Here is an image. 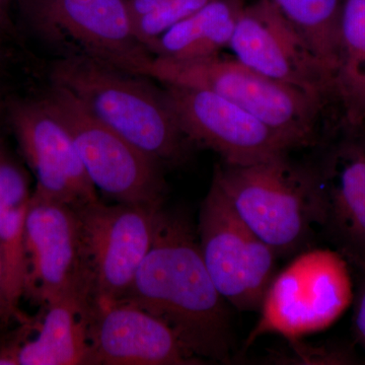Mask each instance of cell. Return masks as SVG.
Instances as JSON below:
<instances>
[{"mask_svg": "<svg viewBox=\"0 0 365 365\" xmlns=\"http://www.w3.org/2000/svg\"><path fill=\"white\" fill-rule=\"evenodd\" d=\"M121 300L163 321L204 364L232 359L227 300L211 279L197 232L184 215L165 210L155 242Z\"/></svg>", "mask_w": 365, "mask_h": 365, "instance_id": "6da1fadb", "label": "cell"}, {"mask_svg": "<svg viewBox=\"0 0 365 365\" xmlns=\"http://www.w3.org/2000/svg\"><path fill=\"white\" fill-rule=\"evenodd\" d=\"M52 85L71 91L96 119L162 165H178L191 143L182 133L165 88L81 56L53 62Z\"/></svg>", "mask_w": 365, "mask_h": 365, "instance_id": "7a4b0ae2", "label": "cell"}, {"mask_svg": "<svg viewBox=\"0 0 365 365\" xmlns=\"http://www.w3.org/2000/svg\"><path fill=\"white\" fill-rule=\"evenodd\" d=\"M237 216L277 254L294 253L326 225L319 174L287 155L251 165H216L212 181Z\"/></svg>", "mask_w": 365, "mask_h": 365, "instance_id": "3957f363", "label": "cell"}, {"mask_svg": "<svg viewBox=\"0 0 365 365\" xmlns=\"http://www.w3.org/2000/svg\"><path fill=\"white\" fill-rule=\"evenodd\" d=\"M148 78L163 85L188 86L217 93L279 132L294 148L316 143L324 105L318 100L222 54L197 60L153 57Z\"/></svg>", "mask_w": 365, "mask_h": 365, "instance_id": "277c9868", "label": "cell"}, {"mask_svg": "<svg viewBox=\"0 0 365 365\" xmlns=\"http://www.w3.org/2000/svg\"><path fill=\"white\" fill-rule=\"evenodd\" d=\"M26 23L62 56H81L148 78L153 55L127 0H19Z\"/></svg>", "mask_w": 365, "mask_h": 365, "instance_id": "5b68a950", "label": "cell"}, {"mask_svg": "<svg viewBox=\"0 0 365 365\" xmlns=\"http://www.w3.org/2000/svg\"><path fill=\"white\" fill-rule=\"evenodd\" d=\"M354 299L348 262L342 254L314 249L276 274L247 346L266 334L295 341L333 325Z\"/></svg>", "mask_w": 365, "mask_h": 365, "instance_id": "8992f818", "label": "cell"}, {"mask_svg": "<svg viewBox=\"0 0 365 365\" xmlns=\"http://www.w3.org/2000/svg\"><path fill=\"white\" fill-rule=\"evenodd\" d=\"M83 283L91 304L119 302L150 251L163 205L106 204L76 208Z\"/></svg>", "mask_w": 365, "mask_h": 365, "instance_id": "52a82bcc", "label": "cell"}, {"mask_svg": "<svg viewBox=\"0 0 365 365\" xmlns=\"http://www.w3.org/2000/svg\"><path fill=\"white\" fill-rule=\"evenodd\" d=\"M45 98L66 125L98 192L114 203L163 205L162 163L96 119L66 88L52 85Z\"/></svg>", "mask_w": 365, "mask_h": 365, "instance_id": "ba28073f", "label": "cell"}, {"mask_svg": "<svg viewBox=\"0 0 365 365\" xmlns=\"http://www.w3.org/2000/svg\"><path fill=\"white\" fill-rule=\"evenodd\" d=\"M197 237L223 299L241 312L260 311L276 275L277 254L247 227L213 182L201 204Z\"/></svg>", "mask_w": 365, "mask_h": 365, "instance_id": "9c48e42d", "label": "cell"}, {"mask_svg": "<svg viewBox=\"0 0 365 365\" xmlns=\"http://www.w3.org/2000/svg\"><path fill=\"white\" fill-rule=\"evenodd\" d=\"M163 86L190 143L215 151L227 165L264 162L287 155L294 148L279 132L217 93L188 86Z\"/></svg>", "mask_w": 365, "mask_h": 365, "instance_id": "30bf717a", "label": "cell"}, {"mask_svg": "<svg viewBox=\"0 0 365 365\" xmlns=\"http://www.w3.org/2000/svg\"><path fill=\"white\" fill-rule=\"evenodd\" d=\"M228 49L254 71L323 105L335 97L330 74L272 0L246 4Z\"/></svg>", "mask_w": 365, "mask_h": 365, "instance_id": "8fae6325", "label": "cell"}, {"mask_svg": "<svg viewBox=\"0 0 365 365\" xmlns=\"http://www.w3.org/2000/svg\"><path fill=\"white\" fill-rule=\"evenodd\" d=\"M11 122L36 178L34 193L73 208L100 200L66 125L45 98L13 105Z\"/></svg>", "mask_w": 365, "mask_h": 365, "instance_id": "7c38bea8", "label": "cell"}, {"mask_svg": "<svg viewBox=\"0 0 365 365\" xmlns=\"http://www.w3.org/2000/svg\"><path fill=\"white\" fill-rule=\"evenodd\" d=\"M25 254L24 297L41 307L72 295L88 299L76 208L33 191L26 217Z\"/></svg>", "mask_w": 365, "mask_h": 365, "instance_id": "4fadbf2b", "label": "cell"}, {"mask_svg": "<svg viewBox=\"0 0 365 365\" xmlns=\"http://www.w3.org/2000/svg\"><path fill=\"white\" fill-rule=\"evenodd\" d=\"M91 365H197L175 333L140 307L119 302L91 304Z\"/></svg>", "mask_w": 365, "mask_h": 365, "instance_id": "5bb4252c", "label": "cell"}, {"mask_svg": "<svg viewBox=\"0 0 365 365\" xmlns=\"http://www.w3.org/2000/svg\"><path fill=\"white\" fill-rule=\"evenodd\" d=\"M85 295H72L42 307V318L25 323L35 331L0 346V365H91Z\"/></svg>", "mask_w": 365, "mask_h": 365, "instance_id": "9a60e30c", "label": "cell"}, {"mask_svg": "<svg viewBox=\"0 0 365 365\" xmlns=\"http://www.w3.org/2000/svg\"><path fill=\"white\" fill-rule=\"evenodd\" d=\"M32 195L26 170L0 145V319L4 322L26 319L19 306L25 294L26 225Z\"/></svg>", "mask_w": 365, "mask_h": 365, "instance_id": "2e32d148", "label": "cell"}, {"mask_svg": "<svg viewBox=\"0 0 365 365\" xmlns=\"http://www.w3.org/2000/svg\"><path fill=\"white\" fill-rule=\"evenodd\" d=\"M326 225L345 254L360 267L365 264V144L348 143L333 153L322 174Z\"/></svg>", "mask_w": 365, "mask_h": 365, "instance_id": "e0dca14e", "label": "cell"}, {"mask_svg": "<svg viewBox=\"0 0 365 365\" xmlns=\"http://www.w3.org/2000/svg\"><path fill=\"white\" fill-rule=\"evenodd\" d=\"M246 0H212L179 21L148 47L153 57L197 60L222 54L230 48Z\"/></svg>", "mask_w": 365, "mask_h": 365, "instance_id": "ac0fdd59", "label": "cell"}, {"mask_svg": "<svg viewBox=\"0 0 365 365\" xmlns=\"http://www.w3.org/2000/svg\"><path fill=\"white\" fill-rule=\"evenodd\" d=\"M335 98L340 101L346 123H365V0H345L338 38Z\"/></svg>", "mask_w": 365, "mask_h": 365, "instance_id": "d6986e66", "label": "cell"}, {"mask_svg": "<svg viewBox=\"0 0 365 365\" xmlns=\"http://www.w3.org/2000/svg\"><path fill=\"white\" fill-rule=\"evenodd\" d=\"M304 38L334 81L338 66V38L345 0H272Z\"/></svg>", "mask_w": 365, "mask_h": 365, "instance_id": "ffe728a7", "label": "cell"}, {"mask_svg": "<svg viewBox=\"0 0 365 365\" xmlns=\"http://www.w3.org/2000/svg\"><path fill=\"white\" fill-rule=\"evenodd\" d=\"M212 0H168L155 11L134 21V29L138 39L146 47L162 34L202 9Z\"/></svg>", "mask_w": 365, "mask_h": 365, "instance_id": "44dd1931", "label": "cell"}, {"mask_svg": "<svg viewBox=\"0 0 365 365\" xmlns=\"http://www.w3.org/2000/svg\"><path fill=\"white\" fill-rule=\"evenodd\" d=\"M354 304L353 325H354L355 335L365 350V281L360 287Z\"/></svg>", "mask_w": 365, "mask_h": 365, "instance_id": "7402d4cb", "label": "cell"}, {"mask_svg": "<svg viewBox=\"0 0 365 365\" xmlns=\"http://www.w3.org/2000/svg\"><path fill=\"white\" fill-rule=\"evenodd\" d=\"M168 0H127L133 21L155 11Z\"/></svg>", "mask_w": 365, "mask_h": 365, "instance_id": "603a6c76", "label": "cell"}, {"mask_svg": "<svg viewBox=\"0 0 365 365\" xmlns=\"http://www.w3.org/2000/svg\"><path fill=\"white\" fill-rule=\"evenodd\" d=\"M18 2L19 0H0V19L4 21L7 30L11 28V19H9V9L13 6L14 2Z\"/></svg>", "mask_w": 365, "mask_h": 365, "instance_id": "cb8c5ba5", "label": "cell"}, {"mask_svg": "<svg viewBox=\"0 0 365 365\" xmlns=\"http://www.w3.org/2000/svg\"><path fill=\"white\" fill-rule=\"evenodd\" d=\"M0 313H1V260H0Z\"/></svg>", "mask_w": 365, "mask_h": 365, "instance_id": "d4e9b609", "label": "cell"}, {"mask_svg": "<svg viewBox=\"0 0 365 365\" xmlns=\"http://www.w3.org/2000/svg\"><path fill=\"white\" fill-rule=\"evenodd\" d=\"M0 30L9 31L7 30L6 25H4V21H1V19H0Z\"/></svg>", "mask_w": 365, "mask_h": 365, "instance_id": "484cf974", "label": "cell"}, {"mask_svg": "<svg viewBox=\"0 0 365 365\" xmlns=\"http://www.w3.org/2000/svg\"><path fill=\"white\" fill-rule=\"evenodd\" d=\"M362 269H364V272H365V264H364V267H362Z\"/></svg>", "mask_w": 365, "mask_h": 365, "instance_id": "4316f807", "label": "cell"}]
</instances>
